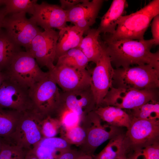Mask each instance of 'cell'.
I'll return each instance as SVG.
<instances>
[{
	"label": "cell",
	"instance_id": "44dd1931",
	"mask_svg": "<svg viewBox=\"0 0 159 159\" xmlns=\"http://www.w3.org/2000/svg\"><path fill=\"white\" fill-rule=\"evenodd\" d=\"M95 113L104 122L115 127L127 129L129 127L131 118L123 109L112 106H100L94 110Z\"/></svg>",
	"mask_w": 159,
	"mask_h": 159
},
{
	"label": "cell",
	"instance_id": "5b68a950",
	"mask_svg": "<svg viewBox=\"0 0 159 159\" xmlns=\"http://www.w3.org/2000/svg\"><path fill=\"white\" fill-rule=\"evenodd\" d=\"M81 126L86 132V138L80 145L83 153L94 156L95 150L108 140L124 132L122 128L110 125L103 122L95 111L87 114L83 118Z\"/></svg>",
	"mask_w": 159,
	"mask_h": 159
},
{
	"label": "cell",
	"instance_id": "8fae6325",
	"mask_svg": "<svg viewBox=\"0 0 159 159\" xmlns=\"http://www.w3.org/2000/svg\"><path fill=\"white\" fill-rule=\"evenodd\" d=\"M58 36L59 32L53 29L46 30L40 32L32 40L27 51L39 67H45L49 70L54 66Z\"/></svg>",
	"mask_w": 159,
	"mask_h": 159
},
{
	"label": "cell",
	"instance_id": "8d00e7d4",
	"mask_svg": "<svg viewBox=\"0 0 159 159\" xmlns=\"http://www.w3.org/2000/svg\"><path fill=\"white\" fill-rule=\"evenodd\" d=\"M6 15L4 7V8L0 7V31L2 28L4 19Z\"/></svg>",
	"mask_w": 159,
	"mask_h": 159
},
{
	"label": "cell",
	"instance_id": "e575fe53",
	"mask_svg": "<svg viewBox=\"0 0 159 159\" xmlns=\"http://www.w3.org/2000/svg\"><path fill=\"white\" fill-rule=\"evenodd\" d=\"M82 153L70 148L60 154L57 159H76Z\"/></svg>",
	"mask_w": 159,
	"mask_h": 159
},
{
	"label": "cell",
	"instance_id": "836d02e7",
	"mask_svg": "<svg viewBox=\"0 0 159 159\" xmlns=\"http://www.w3.org/2000/svg\"><path fill=\"white\" fill-rule=\"evenodd\" d=\"M153 19L151 31L153 39L154 40V45H157L159 44V15H156Z\"/></svg>",
	"mask_w": 159,
	"mask_h": 159
},
{
	"label": "cell",
	"instance_id": "cb8c5ba5",
	"mask_svg": "<svg viewBox=\"0 0 159 159\" xmlns=\"http://www.w3.org/2000/svg\"><path fill=\"white\" fill-rule=\"evenodd\" d=\"M125 137L124 132L110 139L103 149L97 155L93 156V159H114L122 156L128 158Z\"/></svg>",
	"mask_w": 159,
	"mask_h": 159
},
{
	"label": "cell",
	"instance_id": "9a60e30c",
	"mask_svg": "<svg viewBox=\"0 0 159 159\" xmlns=\"http://www.w3.org/2000/svg\"><path fill=\"white\" fill-rule=\"evenodd\" d=\"M60 107L74 112L82 120L87 114L96 108L90 86L61 92Z\"/></svg>",
	"mask_w": 159,
	"mask_h": 159
},
{
	"label": "cell",
	"instance_id": "7bdbcfd3",
	"mask_svg": "<svg viewBox=\"0 0 159 159\" xmlns=\"http://www.w3.org/2000/svg\"><path fill=\"white\" fill-rule=\"evenodd\" d=\"M5 0H0V6L2 5H4Z\"/></svg>",
	"mask_w": 159,
	"mask_h": 159
},
{
	"label": "cell",
	"instance_id": "484cf974",
	"mask_svg": "<svg viewBox=\"0 0 159 159\" xmlns=\"http://www.w3.org/2000/svg\"><path fill=\"white\" fill-rule=\"evenodd\" d=\"M57 60L56 64L82 69H86L89 62L87 57L78 47L69 50Z\"/></svg>",
	"mask_w": 159,
	"mask_h": 159
},
{
	"label": "cell",
	"instance_id": "ab89813d",
	"mask_svg": "<svg viewBox=\"0 0 159 159\" xmlns=\"http://www.w3.org/2000/svg\"><path fill=\"white\" fill-rule=\"evenodd\" d=\"M6 78V76L5 74L3 72L0 71V86Z\"/></svg>",
	"mask_w": 159,
	"mask_h": 159
},
{
	"label": "cell",
	"instance_id": "1f68e13d",
	"mask_svg": "<svg viewBox=\"0 0 159 159\" xmlns=\"http://www.w3.org/2000/svg\"><path fill=\"white\" fill-rule=\"evenodd\" d=\"M129 159H159V142L134 152Z\"/></svg>",
	"mask_w": 159,
	"mask_h": 159
},
{
	"label": "cell",
	"instance_id": "83f0119b",
	"mask_svg": "<svg viewBox=\"0 0 159 159\" xmlns=\"http://www.w3.org/2000/svg\"><path fill=\"white\" fill-rule=\"evenodd\" d=\"M36 0H5L4 8L6 15L16 13L33 14Z\"/></svg>",
	"mask_w": 159,
	"mask_h": 159
},
{
	"label": "cell",
	"instance_id": "9c48e42d",
	"mask_svg": "<svg viewBox=\"0 0 159 159\" xmlns=\"http://www.w3.org/2000/svg\"><path fill=\"white\" fill-rule=\"evenodd\" d=\"M125 140L129 156L135 151L159 142V121L131 118Z\"/></svg>",
	"mask_w": 159,
	"mask_h": 159
},
{
	"label": "cell",
	"instance_id": "b9f144b4",
	"mask_svg": "<svg viewBox=\"0 0 159 159\" xmlns=\"http://www.w3.org/2000/svg\"><path fill=\"white\" fill-rule=\"evenodd\" d=\"M5 142L4 140L0 137V148H1L3 144Z\"/></svg>",
	"mask_w": 159,
	"mask_h": 159
},
{
	"label": "cell",
	"instance_id": "d590c367",
	"mask_svg": "<svg viewBox=\"0 0 159 159\" xmlns=\"http://www.w3.org/2000/svg\"><path fill=\"white\" fill-rule=\"evenodd\" d=\"M84 0H60V6L64 10L67 11L82 2Z\"/></svg>",
	"mask_w": 159,
	"mask_h": 159
},
{
	"label": "cell",
	"instance_id": "d6986e66",
	"mask_svg": "<svg viewBox=\"0 0 159 159\" xmlns=\"http://www.w3.org/2000/svg\"><path fill=\"white\" fill-rule=\"evenodd\" d=\"M84 32L76 26H66L59 30L57 45L56 60L69 50L77 47Z\"/></svg>",
	"mask_w": 159,
	"mask_h": 159
},
{
	"label": "cell",
	"instance_id": "60d3db41",
	"mask_svg": "<svg viewBox=\"0 0 159 159\" xmlns=\"http://www.w3.org/2000/svg\"><path fill=\"white\" fill-rule=\"evenodd\" d=\"M114 159H129L128 158L125 156H122L117 157Z\"/></svg>",
	"mask_w": 159,
	"mask_h": 159
},
{
	"label": "cell",
	"instance_id": "ffe728a7",
	"mask_svg": "<svg viewBox=\"0 0 159 159\" xmlns=\"http://www.w3.org/2000/svg\"><path fill=\"white\" fill-rule=\"evenodd\" d=\"M127 6L125 0H114L109 9L103 16L97 29L100 34H112L115 32L120 18Z\"/></svg>",
	"mask_w": 159,
	"mask_h": 159
},
{
	"label": "cell",
	"instance_id": "f6af8a7d",
	"mask_svg": "<svg viewBox=\"0 0 159 159\" xmlns=\"http://www.w3.org/2000/svg\"><path fill=\"white\" fill-rule=\"evenodd\" d=\"M1 148H0V151L1 150Z\"/></svg>",
	"mask_w": 159,
	"mask_h": 159
},
{
	"label": "cell",
	"instance_id": "f35d334b",
	"mask_svg": "<svg viewBox=\"0 0 159 159\" xmlns=\"http://www.w3.org/2000/svg\"><path fill=\"white\" fill-rule=\"evenodd\" d=\"M76 159H93V156L86 155L83 153H81Z\"/></svg>",
	"mask_w": 159,
	"mask_h": 159
},
{
	"label": "cell",
	"instance_id": "f1b7e54d",
	"mask_svg": "<svg viewBox=\"0 0 159 159\" xmlns=\"http://www.w3.org/2000/svg\"><path fill=\"white\" fill-rule=\"evenodd\" d=\"M60 121L61 127L66 130L79 125L82 120L76 113L68 110L59 108L55 117Z\"/></svg>",
	"mask_w": 159,
	"mask_h": 159
},
{
	"label": "cell",
	"instance_id": "2e32d148",
	"mask_svg": "<svg viewBox=\"0 0 159 159\" xmlns=\"http://www.w3.org/2000/svg\"><path fill=\"white\" fill-rule=\"evenodd\" d=\"M30 19L44 30L53 28L60 30L68 22L67 11L60 6L44 1L36 5L34 13Z\"/></svg>",
	"mask_w": 159,
	"mask_h": 159
},
{
	"label": "cell",
	"instance_id": "d4e9b609",
	"mask_svg": "<svg viewBox=\"0 0 159 159\" xmlns=\"http://www.w3.org/2000/svg\"><path fill=\"white\" fill-rule=\"evenodd\" d=\"M23 112L0 108V137L7 142Z\"/></svg>",
	"mask_w": 159,
	"mask_h": 159
},
{
	"label": "cell",
	"instance_id": "ee69618b",
	"mask_svg": "<svg viewBox=\"0 0 159 159\" xmlns=\"http://www.w3.org/2000/svg\"><path fill=\"white\" fill-rule=\"evenodd\" d=\"M25 156H21L16 157L13 159H24Z\"/></svg>",
	"mask_w": 159,
	"mask_h": 159
},
{
	"label": "cell",
	"instance_id": "4fadbf2b",
	"mask_svg": "<svg viewBox=\"0 0 159 159\" xmlns=\"http://www.w3.org/2000/svg\"><path fill=\"white\" fill-rule=\"evenodd\" d=\"M0 108L19 112L32 110L29 88L6 77L0 86Z\"/></svg>",
	"mask_w": 159,
	"mask_h": 159
},
{
	"label": "cell",
	"instance_id": "7402d4cb",
	"mask_svg": "<svg viewBox=\"0 0 159 159\" xmlns=\"http://www.w3.org/2000/svg\"><path fill=\"white\" fill-rule=\"evenodd\" d=\"M78 47L88 59L89 62L97 63L101 56L103 48L99 37L100 34L97 29L90 28L86 32Z\"/></svg>",
	"mask_w": 159,
	"mask_h": 159
},
{
	"label": "cell",
	"instance_id": "e0dca14e",
	"mask_svg": "<svg viewBox=\"0 0 159 159\" xmlns=\"http://www.w3.org/2000/svg\"><path fill=\"white\" fill-rule=\"evenodd\" d=\"M104 1L84 0L67 11L68 22L73 23L74 25L85 32L96 22Z\"/></svg>",
	"mask_w": 159,
	"mask_h": 159
},
{
	"label": "cell",
	"instance_id": "277c9868",
	"mask_svg": "<svg viewBox=\"0 0 159 159\" xmlns=\"http://www.w3.org/2000/svg\"><path fill=\"white\" fill-rule=\"evenodd\" d=\"M29 90L33 110L44 119L48 116L55 117L60 106L61 92L49 72Z\"/></svg>",
	"mask_w": 159,
	"mask_h": 159
},
{
	"label": "cell",
	"instance_id": "74e56055",
	"mask_svg": "<svg viewBox=\"0 0 159 159\" xmlns=\"http://www.w3.org/2000/svg\"><path fill=\"white\" fill-rule=\"evenodd\" d=\"M24 159H38L32 150L29 151Z\"/></svg>",
	"mask_w": 159,
	"mask_h": 159
},
{
	"label": "cell",
	"instance_id": "30bf717a",
	"mask_svg": "<svg viewBox=\"0 0 159 159\" xmlns=\"http://www.w3.org/2000/svg\"><path fill=\"white\" fill-rule=\"evenodd\" d=\"M2 28L7 35L20 47L28 50L33 39L41 31L37 24L24 13L8 14L5 16Z\"/></svg>",
	"mask_w": 159,
	"mask_h": 159
},
{
	"label": "cell",
	"instance_id": "8992f818",
	"mask_svg": "<svg viewBox=\"0 0 159 159\" xmlns=\"http://www.w3.org/2000/svg\"><path fill=\"white\" fill-rule=\"evenodd\" d=\"M3 72L7 78L29 89L49 74L41 69L29 52L22 51L16 55Z\"/></svg>",
	"mask_w": 159,
	"mask_h": 159
},
{
	"label": "cell",
	"instance_id": "4dcf8cb0",
	"mask_svg": "<svg viewBox=\"0 0 159 159\" xmlns=\"http://www.w3.org/2000/svg\"><path fill=\"white\" fill-rule=\"evenodd\" d=\"M61 127L60 122L57 118L48 116L44 119L41 124V132L43 138L55 137Z\"/></svg>",
	"mask_w": 159,
	"mask_h": 159
},
{
	"label": "cell",
	"instance_id": "ac0fdd59",
	"mask_svg": "<svg viewBox=\"0 0 159 159\" xmlns=\"http://www.w3.org/2000/svg\"><path fill=\"white\" fill-rule=\"evenodd\" d=\"M70 144L62 137L43 138L32 150L38 159H57L70 148Z\"/></svg>",
	"mask_w": 159,
	"mask_h": 159
},
{
	"label": "cell",
	"instance_id": "4316f807",
	"mask_svg": "<svg viewBox=\"0 0 159 159\" xmlns=\"http://www.w3.org/2000/svg\"><path fill=\"white\" fill-rule=\"evenodd\" d=\"M127 112L131 118L148 120L159 121V101H151Z\"/></svg>",
	"mask_w": 159,
	"mask_h": 159
},
{
	"label": "cell",
	"instance_id": "7a4b0ae2",
	"mask_svg": "<svg viewBox=\"0 0 159 159\" xmlns=\"http://www.w3.org/2000/svg\"><path fill=\"white\" fill-rule=\"evenodd\" d=\"M159 14V0H153L136 12L121 16L114 33L107 34L113 39H144L150 22Z\"/></svg>",
	"mask_w": 159,
	"mask_h": 159
},
{
	"label": "cell",
	"instance_id": "d6a6232c",
	"mask_svg": "<svg viewBox=\"0 0 159 159\" xmlns=\"http://www.w3.org/2000/svg\"><path fill=\"white\" fill-rule=\"evenodd\" d=\"M28 151L5 141L0 151V159H13L26 155Z\"/></svg>",
	"mask_w": 159,
	"mask_h": 159
},
{
	"label": "cell",
	"instance_id": "603a6c76",
	"mask_svg": "<svg viewBox=\"0 0 159 159\" xmlns=\"http://www.w3.org/2000/svg\"><path fill=\"white\" fill-rule=\"evenodd\" d=\"M20 46L14 42L5 31H0V71L3 72L19 52Z\"/></svg>",
	"mask_w": 159,
	"mask_h": 159
},
{
	"label": "cell",
	"instance_id": "5bb4252c",
	"mask_svg": "<svg viewBox=\"0 0 159 159\" xmlns=\"http://www.w3.org/2000/svg\"><path fill=\"white\" fill-rule=\"evenodd\" d=\"M49 74L62 92L80 89L90 86L91 74L82 69L56 64L49 70Z\"/></svg>",
	"mask_w": 159,
	"mask_h": 159
},
{
	"label": "cell",
	"instance_id": "f546056e",
	"mask_svg": "<svg viewBox=\"0 0 159 159\" xmlns=\"http://www.w3.org/2000/svg\"><path fill=\"white\" fill-rule=\"evenodd\" d=\"M61 137L65 139L70 145H81L84 142L86 132L83 128L80 125L72 128L63 130Z\"/></svg>",
	"mask_w": 159,
	"mask_h": 159
},
{
	"label": "cell",
	"instance_id": "7c38bea8",
	"mask_svg": "<svg viewBox=\"0 0 159 159\" xmlns=\"http://www.w3.org/2000/svg\"><path fill=\"white\" fill-rule=\"evenodd\" d=\"M102 47V54L91 73L90 87L96 108L101 105L105 97L112 87L114 74V69L110 58Z\"/></svg>",
	"mask_w": 159,
	"mask_h": 159
},
{
	"label": "cell",
	"instance_id": "ba28073f",
	"mask_svg": "<svg viewBox=\"0 0 159 159\" xmlns=\"http://www.w3.org/2000/svg\"><path fill=\"white\" fill-rule=\"evenodd\" d=\"M158 88L138 90L112 87L100 106L110 105L130 110L148 102L159 101Z\"/></svg>",
	"mask_w": 159,
	"mask_h": 159
},
{
	"label": "cell",
	"instance_id": "6da1fadb",
	"mask_svg": "<svg viewBox=\"0 0 159 159\" xmlns=\"http://www.w3.org/2000/svg\"><path fill=\"white\" fill-rule=\"evenodd\" d=\"M102 38L101 44L116 68L148 64L159 70V52H151L154 45L153 39H113L107 34H103Z\"/></svg>",
	"mask_w": 159,
	"mask_h": 159
},
{
	"label": "cell",
	"instance_id": "3957f363",
	"mask_svg": "<svg viewBox=\"0 0 159 159\" xmlns=\"http://www.w3.org/2000/svg\"><path fill=\"white\" fill-rule=\"evenodd\" d=\"M112 87L138 90L159 88V70L148 64L114 69Z\"/></svg>",
	"mask_w": 159,
	"mask_h": 159
},
{
	"label": "cell",
	"instance_id": "52a82bcc",
	"mask_svg": "<svg viewBox=\"0 0 159 159\" xmlns=\"http://www.w3.org/2000/svg\"><path fill=\"white\" fill-rule=\"evenodd\" d=\"M44 119L33 110L23 112L7 142L27 151L32 150L43 138L41 124Z\"/></svg>",
	"mask_w": 159,
	"mask_h": 159
}]
</instances>
